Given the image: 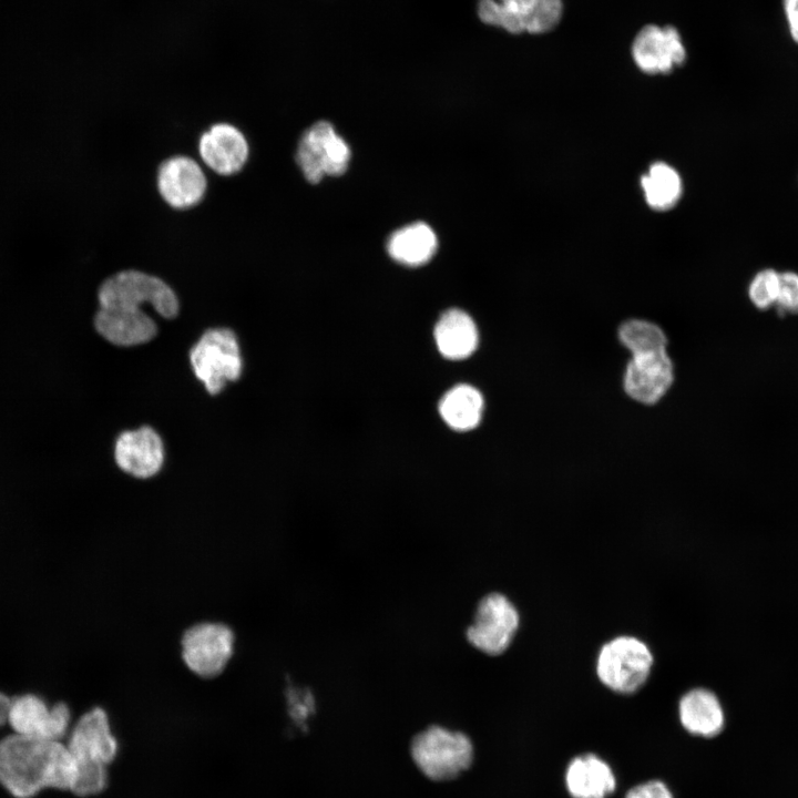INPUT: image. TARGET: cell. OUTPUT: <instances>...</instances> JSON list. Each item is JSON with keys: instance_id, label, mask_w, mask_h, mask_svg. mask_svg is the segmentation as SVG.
<instances>
[{"instance_id": "1", "label": "cell", "mask_w": 798, "mask_h": 798, "mask_svg": "<svg viewBox=\"0 0 798 798\" xmlns=\"http://www.w3.org/2000/svg\"><path fill=\"white\" fill-rule=\"evenodd\" d=\"M75 764L61 740L9 735L0 740V784L16 798L44 788L70 789Z\"/></svg>"}, {"instance_id": "2", "label": "cell", "mask_w": 798, "mask_h": 798, "mask_svg": "<svg viewBox=\"0 0 798 798\" xmlns=\"http://www.w3.org/2000/svg\"><path fill=\"white\" fill-rule=\"evenodd\" d=\"M66 746L75 764L71 791L78 796L102 791L108 782L106 765L117 753L105 710L94 707L84 713L73 725Z\"/></svg>"}, {"instance_id": "3", "label": "cell", "mask_w": 798, "mask_h": 798, "mask_svg": "<svg viewBox=\"0 0 798 798\" xmlns=\"http://www.w3.org/2000/svg\"><path fill=\"white\" fill-rule=\"evenodd\" d=\"M99 308L140 310L150 305L164 318L180 310L175 290L160 276L139 268H124L106 277L98 290Z\"/></svg>"}, {"instance_id": "4", "label": "cell", "mask_w": 798, "mask_h": 798, "mask_svg": "<svg viewBox=\"0 0 798 798\" xmlns=\"http://www.w3.org/2000/svg\"><path fill=\"white\" fill-rule=\"evenodd\" d=\"M410 754L427 778L446 781L457 778L471 766L474 749L464 733L432 725L412 738Z\"/></svg>"}, {"instance_id": "5", "label": "cell", "mask_w": 798, "mask_h": 798, "mask_svg": "<svg viewBox=\"0 0 798 798\" xmlns=\"http://www.w3.org/2000/svg\"><path fill=\"white\" fill-rule=\"evenodd\" d=\"M653 662V654L643 641L634 636H617L601 647L596 675L608 689L632 694L647 681Z\"/></svg>"}, {"instance_id": "6", "label": "cell", "mask_w": 798, "mask_h": 798, "mask_svg": "<svg viewBox=\"0 0 798 798\" xmlns=\"http://www.w3.org/2000/svg\"><path fill=\"white\" fill-rule=\"evenodd\" d=\"M519 626L520 614L514 603L503 593L491 592L477 603L464 637L478 652L499 656L511 646Z\"/></svg>"}, {"instance_id": "7", "label": "cell", "mask_w": 798, "mask_h": 798, "mask_svg": "<svg viewBox=\"0 0 798 798\" xmlns=\"http://www.w3.org/2000/svg\"><path fill=\"white\" fill-rule=\"evenodd\" d=\"M190 362L208 393L221 392L226 382L241 377L242 357L236 335L228 328L207 329L192 347Z\"/></svg>"}, {"instance_id": "8", "label": "cell", "mask_w": 798, "mask_h": 798, "mask_svg": "<svg viewBox=\"0 0 798 798\" xmlns=\"http://www.w3.org/2000/svg\"><path fill=\"white\" fill-rule=\"evenodd\" d=\"M235 648L233 630L222 622H200L181 637V657L190 672L214 678L227 667Z\"/></svg>"}, {"instance_id": "9", "label": "cell", "mask_w": 798, "mask_h": 798, "mask_svg": "<svg viewBox=\"0 0 798 798\" xmlns=\"http://www.w3.org/2000/svg\"><path fill=\"white\" fill-rule=\"evenodd\" d=\"M349 158V146L327 121H318L306 129L295 153L296 164L311 184L319 183L325 175L344 174Z\"/></svg>"}, {"instance_id": "10", "label": "cell", "mask_w": 798, "mask_h": 798, "mask_svg": "<svg viewBox=\"0 0 798 798\" xmlns=\"http://www.w3.org/2000/svg\"><path fill=\"white\" fill-rule=\"evenodd\" d=\"M562 10V0H479L478 3L482 22L510 33L548 32L559 23Z\"/></svg>"}, {"instance_id": "11", "label": "cell", "mask_w": 798, "mask_h": 798, "mask_svg": "<svg viewBox=\"0 0 798 798\" xmlns=\"http://www.w3.org/2000/svg\"><path fill=\"white\" fill-rule=\"evenodd\" d=\"M208 186L203 167L192 155L173 154L162 160L156 168V192L173 211L185 212L201 205Z\"/></svg>"}, {"instance_id": "12", "label": "cell", "mask_w": 798, "mask_h": 798, "mask_svg": "<svg viewBox=\"0 0 798 798\" xmlns=\"http://www.w3.org/2000/svg\"><path fill=\"white\" fill-rule=\"evenodd\" d=\"M196 152L202 163L219 177L239 174L250 156V144L239 126L218 121L205 129L197 139Z\"/></svg>"}, {"instance_id": "13", "label": "cell", "mask_w": 798, "mask_h": 798, "mask_svg": "<svg viewBox=\"0 0 798 798\" xmlns=\"http://www.w3.org/2000/svg\"><path fill=\"white\" fill-rule=\"evenodd\" d=\"M7 723L20 736L61 740L70 728L71 712L62 702L49 706L34 694H24L11 697Z\"/></svg>"}, {"instance_id": "14", "label": "cell", "mask_w": 798, "mask_h": 798, "mask_svg": "<svg viewBox=\"0 0 798 798\" xmlns=\"http://www.w3.org/2000/svg\"><path fill=\"white\" fill-rule=\"evenodd\" d=\"M632 55L645 73H668L682 65L686 51L674 27L645 25L635 37Z\"/></svg>"}, {"instance_id": "15", "label": "cell", "mask_w": 798, "mask_h": 798, "mask_svg": "<svg viewBox=\"0 0 798 798\" xmlns=\"http://www.w3.org/2000/svg\"><path fill=\"white\" fill-rule=\"evenodd\" d=\"M116 464L124 472L147 479L155 475L164 461V447L158 433L149 426L122 432L115 442Z\"/></svg>"}, {"instance_id": "16", "label": "cell", "mask_w": 798, "mask_h": 798, "mask_svg": "<svg viewBox=\"0 0 798 798\" xmlns=\"http://www.w3.org/2000/svg\"><path fill=\"white\" fill-rule=\"evenodd\" d=\"M673 382V364L666 351L632 356L624 376L630 397L643 403L659 400Z\"/></svg>"}, {"instance_id": "17", "label": "cell", "mask_w": 798, "mask_h": 798, "mask_svg": "<svg viewBox=\"0 0 798 798\" xmlns=\"http://www.w3.org/2000/svg\"><path fill=\"white\" fill-rule=\"evenodd\" d=\"M678 717L686 732L707 739L720 735L726 725L720 700L715 693L702 687L683 695L678 703Z\"/></svg>"}, {"instance_id": "18", "label": "cell", "mask_w": 798, "mask_h": 798, "mask_svg": "<svg viewBox=\"0 0 798 798\" xmlns=\"http://www.w3.org/2000/svg\"><path fill=\"white\" fill-rule=\"evenodd\" d=\"M96 331L116 346H136L153 339L156 323L143 310L99 308L94 317Z\"/></svg>"}, {"instance_id": "19", "label": "cell", "mask_w": 798, "mask_h": 798, "mask_svg": "<svg viewBox=\"0 0 798 798\" xmlns=\"http://www.w3.org/2000/svg\"><path fill=\"white\" fill-rule=\"evenodd\" d=\"M565 786L572 798H606L615 790L616 778L602 758L583 754L569 763Z\"/></svg>"}, {"instance_id": "20", "label": "cell", "mask_w": 798, "mask_h": 798, "mask_svg": "<svg viewBox=\"0 0 798 798\" xmlns=\"http://www.w3.org/2000/svg\"><path fill=\"white\" fill-rule=\"evenodd\" d=\"M433 335L439 352L450 360L468 358L479 344L475 323L469 314L457 308L449 309L440 316Z\"/></svg>"}, {"instance_id": "21", "label": "cell", "mask_w": 798, "mask_h": 798, "mask_svg": "<svg viewBox=\"0 0 798 798\" xmlns=\"http://www.w3.org/2000/svg\"><path fill=\"white\" fill-rule=\"evenodd\" d=\"M389 255L400 264L420 266L434 255L437 237L430 226L416 222L397 229L388 239Z\"/></svg>"}, {"instance_id": "22", "label": "cell", "mask_w": 798, "mask_h": 798, "mask_svg": "<svg viewBox=\"0 0 798 798\" xmlns=\"http://www.w3.org/2000/svg\"><path fill=\"white\" fill-rule=\"evenodd\" d=\"M482 411L481 392L467 383L451 388L439 403L441 419L456 431H469L475 428L481 420Z\"/></svg>"}, {"instance_id": "23", "label": "cell", "mask_w": 798, "mask_h": 798, "mask_svg": "<svg viewBox=\"0 0 798 798\" xmlns=\"http://www.w3.org/2000/svg\"><path fill=\"white\" fill-rule=\"evenodd\" d=\"M641 187L651 208L667 211L681 198L683 181L673 166L665 162H655L641 177Z\"/></svg>"}, {"instance_id": "24", "label": "cell", "mask_w": 798, "mask_h": 798, "mask_svg": "<svg viewBox=\"0 0 798 798\" xmlns=\"http://www.w3.org/2000/svg\"><path fill=\"white\" fill-rule=\"evenodd\" d=\"M622 344L632 356L666 351V337L663 330L653 323L633 319L620 328Z\"/></svg>"}, {"instance_id": "25", "label": "cell", "mask_w": 798, "mask_h": 798, "mask_svg": "<svg viewBox=\"0 0 798 798\" xmlns=\"http://www.w3.org/2000/svg\"><path fill=\"white\" fill-rule=\"evenodd\" d=\"M780 273L773 268L758 272L749 283L748 296L751 304L761 310L775 306L779 289Z\"/></svg>"}, {"instance_id": "26", "label": "cell", "mask_w": 798, "mask_h": 798, "mask_svg": "<svg viewBox=\"0 0 798 798\" xmlns=\"http://www.w3.org/2000/svg\"><path fill=\"white\" fill-rule=\"evenodd\" d=\"M775 306L782 313H798V274L780 273L779 289Z\"/></svg>"}, {"instance_id": "27", "label": "cell", "mask_w": 798, "mask_h": 798, "mask_svg": "<svg viewBox=\"0 0 798 798\" xmlns=\"http://www.w3.org/2000/svg\"><path fill=\"white\" fill-rule=\"evenodd\" d=\"M625 798H674V796L665 782L648 780L631 788Z\"/></svg>"}, {"instance_id": "28", "label": "cell", "mask_w": 798, "mask_h": 798, "mask_svg": "<svg viewBox=\"0 0 798 798\" xmlns=\"http://www.w3.org/2000/svg\"><path fill=\"white\" fill-rule=\"evenodd\" d=\"M782 8L790 37L798 43V0H782Z\"/></svg>"}, {"instance_id": "29", "label": "cell", "mask_w": 798, "mask_h": 798, "mask_svg": "<svg viewBox=\"0 0 798 798\" xmlns=\"http://www.w3.org/2000/svg\"><path fill=\"white\" fill-rule=\"evenodd\" d=\"M11 697L0 690V727L7 723Z\"/></svg>"}]
</instances>
